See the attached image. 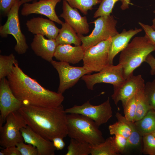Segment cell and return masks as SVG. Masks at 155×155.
Listing matches in <instances>:
<instances>
[{
    "mask_svg": "<svg viewBox=\"0 0 155 155\" xmlns=\"http://www.w3.org/2000/svg\"><path fill=\"white\" fill-rule=\"evenodd\" d=\"M7 78L13 94L23 105L53 107L62 104L64 100L62 94L45 88L25 74L18 62Z\"/></svg>",
    "mask_w": 155,
    "mask_h": 155,
    "instance_id": "6da1fadb",
    "label": "cell"
},
{
    "mask_svg": "<svg viewBox=\"0 0 155 155\" xmlns=\"http://www.w3.org/2000/svg\"><path fill=\"white\" fill-rule=\"evenodd\" d=\"M18 111L27 125L46 140L67 135V114L62 104L53 107L23 105Z\"/></svg>",
    "mask_w": 155,
    "mask_h": 155,
    "instance_id": "7a4b0ae2",
    "label": "cell"
},
{
    "mask_svg": "<svg viewBox=\"0 0 155 155\" xmlns=\"http://www.w3.org/2000/svg\"><path fill=\"white\" fill-rule=\"evenodd\" d=\"M155 47L145 36L134 38L121 53L119 63L123 67L125 79L133 75L134 71L140 66Z\"/></svg>",
    "mask_w": 155,
    "mask_h": 155,
    "instance_id": "3957f363",
    "label": "cell"
},
{
    "mask_svg": "<svg viewBox=\"0 0 155 155\" xmlns=\"http://www.w3.org/2000/svg\"><path fill=\"white\" fill-rule=\"evenodd\" d=\"M67 136L70 138L86 142L90 145L105 140L98 126L91 119L83 115L69 113L67 115Z\"/></svg>",
    "mask_w": 155,
    "mask_h": 155,
    "instance_id": "277c9868",
    "label": "cell"
},
{
    "mask_svg": "<svg viewBox=\"0 0 155 155\" xmlns=\"http://www.w3.org/2000/svg\"><path fill=\"white\" fill-rule=\"evenodd\" d=\"M93 23H94V28L89 35L84 36L78 35L84 51L119 33L116 28L117 21L113 16L99 17Z\"/></svg>",
    "mask_w": 155,
    "mask_h": 155,
    "instance_id": "5b68a950",
    "label": "cell"
},
{
    "mask_svg": "<svg viewBox=\"0 0 155 155\" xmlns=\"http://www.w3.org/2000/svg\"><path fill=\"white\" fill-rule=\"evenodd\" d=\"M20 0H16L15 3L7 14L5 23L0 27V36L7 38L9 34L12 35L16 43L14 49L18 54H23L26 52L28 46L25 35L22 32L19 16V10L21 5Z\"/></svg>",
    "mask_w": 155,
    "mask_h": 155,
    "instance_id": "8992f818",
    "label": "cell"
},
{
    "mask_svg": "<svg viewBox=\"0 0 155 155\" xmlns=\"http://www.w3.org/2000/svg\"><path fill=\"white\" fill-rule=\"evenodd\" d=\"M5 123L0 127V145L4 148L16 146L24 142L20 129L27 126L23 117L18 111L9 114L6 119Z\"/></svg>",
    "mask_w": 155,
    "mask_h": 155,
    "instance_id": "52a82bcc",
    "label": "cell"
},
{
    "mask_svg": "<svg viewBox=\"0 0 155 155\" xmlns=\"http://www.w3.org/2000/svg\"><path fill=\"white\" fill-rule=\"evenodd\" d=\"M111 40V37L85 51L82 60L83 67L92 72H99L111 65L109 60V49Z\"/></svg>",
    "mask_w": 155,
    "mask_h": 155,
    "instance_id": "ba28073f",
    "label": "cell"
},
{
    "mask_svg": "<svg viewBox=\"0 0 155 155\" xmlns=\"http://www.w3.org/2000/svg\"><path fill=\"white\" fill-rule=\"evenodd\" d=\"M65 111L67 113L78 114L85 116L93 120L99 126L107 122L113 114L109 97L98 105H93L88 101L81 105H74L65 109Z\"/></svg>",
    "mask_w": 155,
    "mask_h": 155,
    "instance_id": "9c48e42d",
    "label": "cell"
},
{
    "mask_svg": "<svg viewBox=\"0 0 155 155\" xmlns=\"http://www.w3.org/2000/svg\"><path fill=\"white\" fill-rule=\"evenodd\" d=\"M50 63L59 74V84L57 92L61 94L73 86L83 76L92 72L83 66H71L66 62L53 60Z\"/></svg>",
    "mask_w": 155,
    "mask_h": 155,
    "instance_id": "30bf717a",
    "label": "cell"
},
{
    "mask_svg": "<svg viewBox=\"0 0 155 155\" xmlns=\"http://www.w3.org/2000/svg\"><path fill=\"white\" fill-rule=\"evenodd\" d=\"M85 82L87 87L93 90L96 84L105 83L113 85V88L120 86L125 81L123 67L119 63L116 65H111L98 73L90 75H84L81 78Z\"/></svg>",
    "mask_w": 155,
    "mask_h": 155,
    "instance_id": "8fae6325",
    "label": "cell"
},
{
    "mask_svg": "<svg viewBox=\"0 0 155 155\" xmlns=\"http://www.w3.org/2000/svg\"><path fill=\"white\" fill-rule=\"evenodd\" d=\"M145 84L141 75H133L125 79L120 86L113 88L112 98L116 105L121 101L123 106L137 92L144 89Z\"/></svg>",
    "mask_w": 155,
    "mask_h": 155,
    "instance_id": "7c38bea8",
    "label": "cell"
},
{
    "mask_svg": "<svg viewBox=\"0 0 155 155\" xmlns=\"http://www.w3.org/2000/svg\"><path fill=\"white\" fill-rule=\"evenodd\" d=\"M23 105L13 94L7 79L0 80V127L9 114L18 111Z\"/></svg>",
    "mask_w": 155,
    "mask_h": 155,
    "instance_id": "4fadbf2b",
    "label": "cell"
},
{
    "mask_svg": "<svg viewBox=\"0 0 155 155\" xmlns=\"http://www.w3.org/2000/svg\"><path fill=\"white\" fill-rule=\"evenodd\" d=\"M61 0H39L31 3L23 4L21 11V14L28 16L32 13L40 14L45 16L49 19L61 24L63 22L57 16L55 7L57 3Z\"/></svg>",
    "mask_w": 155,
    "mask_h": 155,
    "instance_id": "5bb4252c",
    "label": "cell"
},
{
    "mask_svg": "<svg viewBox=\"0 0 155 155\" xmlns=\"http://www.w3.org/2000/svg\"><path fill=\"white\" fill-rule=\"evenodd\" d=\"M63 12L60 17L69 24L78 35L86 34L89 32V26L86 16H81L76 8L71 7L65 0L63 1Z\"/></svg>",
    "mask_w": 155,
    "mask_h": 155,
    "instance_id": "9a60e30c",
    "label": "cell"
},
{
    "mask_svg": "<svg viewBox=\"0 0 155 155\" xmlns=\"http://www.w3.org/2000/svg\"><path fill=\"white\" fill-rule=\"evenodd\" d=\"M25 143L32 145L38 150V155H54L56 150L52 141L44 138L34 131L29 126L20 129Z\"/></svg>",
    "mask_w": 155,
    "mask_h": 155,
    "instance_id": "2e32d148",
    "label": "cell"
},
{
    "mask_svg": "<svg viewBox=\"0 0 155 155\" xmlns=\"http://www.w3.org/2000/svg\"><path fill=\"white\" fill-rule=\"evenodd\" d=\"M26 25L28 31L32 34L45 36L49 39H55L60 29L52 20L39 17L27 20Z\"/></svg>",
    "mask_w": 155,
    "mask_h": 155,
    "instance_id": "e0dca14e",
    "label": "cell"
},
{
    "mask_svg": "<svg viewBox=\"0 0 155 155\" xmlns=\"http://www.w3.org/2000/svg\"><path fill=\"white\" fill-rule=\"evenodd\" d=\"M30 46L36 55L50 62L57 45L55 39H47L42 35L37 34L34 35Z\"/></svg>",
    "mask_w": 155,
    "mask_h": 155,
    "instance_id": "ac0fdd59",
    "label": "cell"
},
{
    "mask_svg": "<svg viewBox=\"0 0 155 155\" xmlns=\"http://www.w3.org/2000/svg\"><path fill=\"white\" fill-rule=\"evenodd\" d=\"M142 30V28H137L128 30L123 29L121 32L111 37L109 49V60L110 65H113L114 57L127 46L131 38Z\"/></svg>",
    "mask_w": 155,
    "mask_h": 155,
    "instance_id": "d6986e66",
    "label": "cell"
},
{
    "mask_svg": "<svg viewBox=\"0 0 155 155\" xmlns=\"http://www.w3.org/2000/svg\"><path fill=\"white\" fill-rule=\"evenodd\" d=\"M84 52L82 45L75 46L69 44L58 45L57 47L54 57L59 61L74 64L83 60Z\"/></svg>",
    "mask_w": 155,
    "mask_h": 155,
    "instance_id": "ffe728a7",
    "label": "cell"
},
{
    "mask_svg": "<svg viewBox=\"0 0 155 155\" xmlns=\"http://www.w3.org/2000/svg\"><path fill=\"white\" fill-rule=\"evenodd\" d=\"M61 28L55 39L57 46L73 44L81 45L82 42L74 30L66 22L61 24Z\"/></svg>",
    "mask_w": 155,
    "mask_h": 155,
    "instance_id": "44dd1931",
    "label": "cell"
},
{
    "mask_svg": "<svg viewBox=\"0 0 155 155\" xmlns=\"http://www.w3.org/2000/svg\"><path fill=\"white\" fill-rule=\"evenodd\" d=\"M134 123L142 137L152 133L155 131V110L150 109L142 118Z\"/></svg>",
    "mask_w": 155,
    "mask_h": 155,
    "instance_id": "7402d4cb",
    "label": "cell"
},
{
    "mask_svg": "<svg viewBox=\"0 0 155 155\" xmlns=\"http://www.w3.org/2000/svg\"><path fill=\"white\" fill-rule=\"evenodd\" d=\"M115 116L118 121L124 122L127 124L131 130V133L127 139V144L126 150L131 148L139 147L142 142V137L138 131L134 122L127 120L119 112L116 113Z\"/></svg>",
    "mask_w": 155,
    "mask_h": 155,
    "instance_id": "603a6c76",
    "label": "cell"
},
{
    "mask_svg": "<svg viewBox=\"0 0 155 155\" xmlns=\"http://www.w3.org/2000/svg\"><path fill=\"white\" fill-rule=\"evenodd\" d=\"M91 155H117L119 154L114 142L113 137H109L98 144L90 145Z\"/></svg>",
    "mask_w": 155,
    "mask_h": 155,
    "instance_id": "cb8c5ba5",
    "label": "cell"
},
{
    "mask_svg": "<svg viewBox=\"0 0 155 155\" xmlns=\"http://www.w3.org/2000/svg\"><path fill=\"white\" fill-rule=\"evenodd\" d=\"M90 145L86 142L71 138L66 155H88L90 154Z\"/></svg>",
    "mask_w": 155,
    "mask_h": 155,
    "instance_id": "d4e9b609",
    "label": "cell"
},
{
    "mask_svg": "<svg viewBox=\"0 0 155 155\" xmlns=\"http://www.w3.org/2000/svg\"><path fill=\"white\" fill-rule=\"evenodd\" d=\"M136 109L134 122L142 118L151 109L144 92V89L136 94Z\"/></svg>",
    "mask_w": 155,
    "mask_h": 155,
    "instance_id": "484cf974",
    "label": "cell"
},
{
    "mask_svg": "<svg viewBox=\"0 0 155 155\" xmlns=\"http://www.w3.org/2000/svg\"><path fill=\"white\" fill-rule=\"evenodd\" d=\"M17 62L13 53L9 55H0V80L7 76Z\"/></svg>",
    "mask_w": 155,
    "mask_h": 155,
    "instance_id": "4316f807",
    "label": "cell"
},
{
    "mask_svg": "<svg viewBox=\"0 0 155 155\" xmlns=\"http://www.w3.org/2000/svg\"><path fill=\"white\" fill-rule=\"evenodd\" d=\"M72 7L79 9L85 15L88 10H92L93 7L100 3L101 0H65Z\"/></svg>",
    "mask_w": 155,
    "mask_h": 155,
    "instance_id": "83f0119b",
    "label": "cell"
},
{
    "mask_svg": "<svg viewBox=\"0 0 155 155\" xmlns=\"http://www.w3.org/2000/svg\"><path fill=\"white\" fill-rule=\"evenodd\" d=\"M110 134L111 135H119L128 138L131 133V130L125 123L118 121L108 127Z\"/></svg>",
    "mask_w": 155,
    "mask_h": 155,
    "instance_id": "f1b7e54d",
    "label": "cell"
},
{
    "mask_svg": "<svg viewBox=\"0 0 155 155\" xmlns=\"http://www.w3.org/2000/svg\"><path fill=\"white\" fill-rule=\"evenodd\" d=\"M123 0H102L98 8L94 14L93 17L96 18L101 16L110 15L116 3L119 1L122 2Z\"/></svg>",
    "mask_w": 155,
    "mask_h": 155,
    "instance_id": "f546056e",
    "label": "cell"
},
{
    "mask_svg": "<svg viewBox=\"0 0 155 155\" xmlns=\"http://www.w3.org/2000/svg\"><path fill=\"white\" fill-rule=\"evenodd\" d=\"M136 94L130 98L123 106L124 116L128 120L134 122L136 109Z\"/></svg>",
    "mask_w": 155,
    "mask_h": 155,
    "instance_id": "4dcf8cb0",
    "label": "cell"
},
{
    "mask_svg": "<svg viewBox=\"0 0 155 155\" xmlns=\"http://www.w3.org/2000/svg\"><path fill=\"white\" fill-rule=\"evenodd\" d=\"M142 152L144 154L155 155V137L151 133L142 137Z\"/></svg>",
    "mask_w": 155,
    "mask_h": 155,
    "instance_id": "1f68e13d",
    "label": "cell"
},
{
    "mask_svg": "<svg viewBox=\"0 0 155 155\" xmlns=\"http://www.w3.org/2000/svg\"><path fill=\"white\" fill-rule=\"evenodd\" d=\"M144 92L151 109L155 110V78L152 82L146 83Z\"/></svg>",
    "mask_w": 155,
    "mask_h": 155,
    "instance_id": "d6a6232c",
    "label": "cell"
},
{
    "mask_svg": "<svg viewBox=\"0 0 155 155\" xmlns=\"http://www.w3.org/2000/svg\"><path fill=\"white\" fill-rule=\"evenodd\" d=\"M16 146L21 155H38L37 148L31 144L27 145L22 142L17 143Z\"/></svg>",
    "mask_w": 155,
    "mask_h": 155,
    "instance_id": "836d02e7",
    "label": "cell"
},
{
    "mask_svg": "<svg viewBox=\"0 0 155 155\" xmlns=\"http://www.w3.org/2000/svg\"><path fill=\"white\" fill-rule=\"evenodd\" d=\"M113 137L115 146L119 153H123L126 151L127 144V139L119 135H115Z\"/></svg>",
    "mask_w": 155,
    "mask_h": 155,
    "instance_id": "e575fe53",
    "label": "cell"
},
{
    "mask_svg": "<svg viewBox=\"0 0 155 155\" xmlns=\"http://www.w3.org/2000/svg\"><path fill=\"white\" fill-rule=\"evenodd\" d=\"M139 24L144 30V36L148 41L155 47V30L148 24L139 22Z\"/></svg>",
    "mask_w": 155,
    "mask_h": 155,
    "instance_id": "d590c367",
    "label": "cell"
},
{
    "mask_svg": "<svg viewBox=\"0 0 155 155\" xmlns=\"http://www.w3.org/2000/svg\"><path fill=\"white\" fill-rule=\"evenodd\" d=\"M15 1L16 0H0V9L3 15L7 16Z\"/></svg>",
    "mask_w": 155,
    "mask_h": 155,
    "instance_id": "8d00e7d4",
    "label": "cell"
},
{
    "mask_svg": "<svg viewBox=\"0 0 155 155\" xmlns=\"http://www.w3.org/2000/svg\"><path fill=\"white\" fill-rule=\"evenodd\" d=\"M0 155H21L16 146H12L5 148L0 152Z\"/></svg>",
    "mask_w": 155,
    "mask_h": 155,
    "instance_id": "74e56055",
    "label": "cell"
},
{
    "mask_svg": "<svg viewBox=\"0 0 155 155\" xmlns=\"http://www.w3.org/2000/svg\"><path fill=\"white\" fill-rule=\"evenodd\" d=\"M63 139L61 137H57L52 139V141L56 150H61L64 148L65 143Z\"/></svg>",
    "mask_w": 155,
    "mask_h": 155,
    "instance_id": "f35d334b",
    "label": "cell"
},
{
    "mask_svg": "<svg viewBox=\"0 0 155 155\" xmlns=\"http://www.w3.org/2000/svg\"><path fill=\"white\" fill-rule=\"evenodd\" d=\"M145 62L147 63L150 67V74L152 75H155V58L150 53L147 56Z\"/></svg>",
    "mask_w": 155,
    "mask_h": 155,
    "instance_id": "ab89813d",
    "label": "cell"
},
{
    "mask_svg": "<svg viewBox=\"0 0 155 155\" xmlns=\"http://www.w3.org/2000/svg\"><path fill=\"white\" fill-rule=\"evenodd\" d=\"M130 4V0H123L122 2L121 8L123 10L128 9L129 8V5Z\"/></svg>",
    "mask_w": 155,
    "mask_h": 155,
    "instance_id": "60d3db41",
    "label": "cell"
},
{
    "mask_svg": "<svg viewBox=\"0 0 155 155\" xmlns=\"http://www.w3.org/2000/svg\"><path fill=\"white\" fill-rule=\"evenodd\" d=\"M34 0H20V2L21 5H22Z\"/></svg>",
    "mask_w": 155,
    "mask_h": 155,
    "instance_id": "b9f144b4",
    "label": "cell"
},
{
    "mask_svg": "<svg viewBox=\"0 0 155 155\" xmlns=\"http://www.w3.org/2000/svg\"><path fill=\"white\" fill-rule=\"evenodd\" d=\"M152 24L151 26L155 30V17L152 21Z\"/></svg>",
    "mask_w": 155,
    "mask_h": 155,
    "instance_id": "7bdbcfd3",
    "label": "cell"
},
{
    "mask_svg": "<svg viewBox=\"0 0 155 155\" xmlns=\"http://www.w3.org/2000/svg\"><path fill=\"white\" fill-rule=\"evenodd\" d=\"M155 137V131L152 133Z\"/></svg>",
    "mask_w": 155,
    "mask_h": 155,
    "instance_id": "ee69618b",
    "label": "cell"
},
{
    "mask_svg": "<svg viewBox=\"0 0 155 155\" xmlns=\"http://www.w3.org/2000/svg\"><path fill=\"white\" fill-rule=\"evenodd\" d=\"M154 13H155V9L153 11Z\"/></svg>",
    "mask_w": 155,
    "mask_h": 155,
    "instance_id": "f6af8a7d",
    "label": "cell"
}]
</instances>
